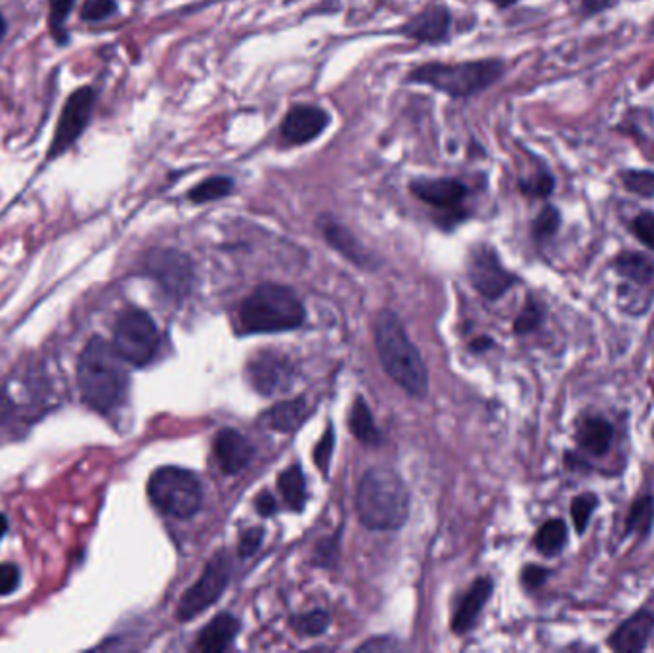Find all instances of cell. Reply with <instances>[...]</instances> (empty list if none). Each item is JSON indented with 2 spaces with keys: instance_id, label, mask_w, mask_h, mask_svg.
I'll return each instance as SVG.
<instances>
[{
  "instance_id": "1",
  "label": "cell",
  "mask_w": 654,
  "mask_h": 653,
  "mask_svg": "<svg viewBox=\"0 0 654 653\" xmlns=\"http://www.w3.org/2000/svg\"><path fill=\"white\" fill-rule=\"evenodd\" d=\"M77 386L82 403L96 413H111L126 393V372L116 347L102 337H92L77 364Z\"/></svg>"
},
{
  "instance_id": "2",
  "label": "cell",
  "mask_w": 654,
  "mask_h": 653,
  "mask_svg": "<svg viewBox=\"0 0 654 653\" xmlns=\"http://www.w3.org/2000/svg\"><path fill=\"white\" fill-rule=\"evenodd\" d=\"M505 74V62L497 58L467 60L456 64L429 62L417 65L406 75L408 84H423L443 92L453 100L478 96L500 81Z\"/></svg>"
},
{
  "instance_id": "3",
  "label": "cell",
  "mask_w": 654,
  "mask_h": 653,
  "mask_svg": "<svg viewBox=\"0 0 654 653\" xmlns=\"http://www.w3.org/2000/svg\"><path fill=\"white\" fill-rule=\"evenodd\" d=\"M375 344L385 372L411 396H425L429 391L426 366L392 310L379 312L375 320Z\"/></svg>"
},
{
  "instance_id": "4",
  "label": "cell",
  "mask_w": 654,
  "mask_h": 653,
  "mask_svg": "<svg viewBox=\"0 0 654 653\" xmlns=\"http://www.w3.org/2000/svg\"><path fill=\"white\" fill-rule=\"evenodd\" d=\"M357 509L367 529H400L409 512V494L400 475L389 467L366 472L357 491Z\"/></svg>"
},
{
  "instance_id": "5",
  "label": "cell",
  "mask_w": 654,
  "mask_h": 653,
  "mask_svg": "<svg viewBox=\"0 0 654 653\" xmlns=\"http://www.w3.org/2000/svg\"><path fill=\"white\" fill-rule=\"evenodd\" d=\"M305 307L291 288L262 283L239 309L241 328L247 334H274L301 326Z\"/></svg>"
},
{
  "instance_id": "6",
  "label": "cell",
  "mask_w": 654,
  "mask_h": 653,
  "mask_svg": "<svg viewBox=\"0 0 654 653\" xmlns=\"http://www.w3.org/2000/svg\"><path fill=\"white\" fill-rule=\"evenodd\" d=\"M148 494L159 512L178 519L195 516L203 504V489L195 474L175 466L159 467L150 477Z\"/></svg>"
},
{
  "instance_id": "7",
  "label": "cell",
  "mask_w": 654,
  "mask_h": 653,
  "mask_svg": "<svg viewBox=\"0 0 654 653\" xmlns=\"http://www.w3.org/2000/svg\"><path fill=\"white\" fill-rule=\"evenodd\" d=\"M113 347L125 362L146 366L159 351L158 326L144 310H125L116 324V332H113Z\"/></svg>"
},
{
  "instance_id": "8",
  "label": "cell",
  "mask_w": 654,
  "mask_h": 653,
  "mask_svg": "<svg viewBox=\"0 0 654 653\" xmlns=\"http://www.w3.org/2000/svg\"><path fill=\"white\" fill-rule=\"evenodd\" d=\"M230 558L226 556L224 552H219L215 558H212L205 571L202 575V579L182 596V600L178 604V619L180 621H188L197 617L205 609L215 604L219 600V596L224 592L226 585L230 580Z\"/></svg>"
},
{
  "instance_id": "9",
  "label": "cell",
  "mask_w": 654,
  "mask_h": 653,
  "mask_svg": "<svg viewBox=\"0 0 654 653\" xmlns=\"http://www.w3.org/2000/svg\"><path fill=\"white\" fill-rule=\"evenodd\" d=\"M144 271L173 297H184L194 283V263L175 248H155L144 259Z\"/></svg>"
},
{
  "instance_id": "10",
  "label": "cell",
  "mask_w": 654,
  "mask_h": 653,
  "mask_svg": "<svg viewBox=\"0 0 654 653\" xmlns=\"http://www.w3.org/2000/svg\"><path fill=\"white\" fill-rule=\"evenodd\" d=\"M94 104H96V92L90 87L77 89L67 98L50 144L48 152L50 158H58V155H62L65 150L75 144L79 136L84 133V129H87V125L92 118Z\"/></svg>"
},
{
  "instance_id": "11",
  "label": "cell",
  "mask_w": 654,
  "mask_h": 653,
  "mask_svg": "<svg viewBox=\"0 0 654 653\" xmlns=\"http://www.w3.org/2000/svg\"><path fill=\"white\" fill-rule=\"evenodd\" d=\"M469 280L486 300H500L515 283V276L502 265L497 251L488 244H478L469 255Z\"/></svg>"
},
{
  "instance_id": "12",
  "label": "cell",
  "mask_w": 654,
  "mask_h": 653,
  "mask_svg": "<svg viewBox=\"0 0 654 653\" xmlns=\"http://www.w3.org/2000/svg\"><path fill=\"white\" fill-rule=\"evenodd\" d=\"M331 116L320 106L297 104L281 119L280 135L289 146H306L330 129Z\"/></svg>"
},
{
  "instance_id": "13",
  "label": "cell",
  "mask_w": 654,
  "mask_h": 653,
  "mask_svg": "<svg viewBox=\"0 0 654 653\" xmlns=\"http://www.w3.org/2000/svg\"><path fill=\"white\" fill-rule=\"evenodd\" d=\"M247 378L254 391L261 395H276L293 383V366L280 353L262 351L249 361Z\"/></svg>"
},
{
  "instance_id": "14",
  "label": "cell",
  "mask_w": 654,
  "mask_h": 653,
  "mask_svg": "<svg viewBox=\"0 0 654 653\" xmlns=\"http://www.w3.org/2000/svg\"><path fill=\"white\" fill-rule=\"evenodd\" d=\"M409 190L419 202L443 211H456L469 194L465 182L453 177H417L409 182Z\"/></svg>"
},
{
  "instance_id": "15",
  "label": "cell",
  "mask_w": 654,
  "mask_h": 653,
  "mask_svg": "<svg viewBox=\"0 0 654 653\" xmlns=\"http://www.w3.org/2000/svg\"><path fill=\"white\" fill-rule=\"evenodd\" d=\"M452 12L444 4H435L421 10L414 18L406 22L398 33L419 45H440L450 39Z\"/></svg>"
},
{
  "instance_id": "16",
  "label": "cell",
  "mask_w": 654,
  "mask_h": 653,
  "mask_svg": "<svg viewBox=\"0 0 654 653\" xmlns=\"http://www.w3.org/2000/svg\"><path fill=\"white\" fill-rule=\"evenodd\" d=\"M318 229H320L322 236L325 238L327 244L343 255V257L349 259L350 263L358 265L362 268H367V271H372V268L377 266L374 253H369L362 246V241L354 236L345 224L337 222L330 215H322L318 221Z\"/></svg>"
},
{
  "instance_id": "17",
  "label": "cell",
  "mask_w": 654,
  "mask_h": 653,
  "mask_svg": "<svg viewBox=\"0 0 654 653\" xmlns=\"http://www.w3.org/2000/svg\"><path fill=\"white\" fill-rule=\"evenodd\" d=\"M654 632V614L649 609L633 614L618 624V629L608 636V648L618 653H641Z\"/></svg>"
},
{
  "instance_id": "18",
  "label": "cell",
  "mask_w": 654,
  "mask_h": 653,
  "mask_svg": "<svg viewBox=\"0 0 654 653\" xmlns=\"http://www.w3.org/2000/svg\"><path fill=\"white\" fill-rule=\"evenodd\" d=\"M215 454L226 474H237L251 462L253 447L239 431L228 428L217 435Z\"/></svg>"
},
{
  "instance_id": "19",
  "label": "cell",
  "mask_w": 654,
  "mask_h": 653,
  "mask_svg": "<svg viewBox=\"0 0 654 653\" xmlns=\"http://www.w3.org/2000/svg\"><path fill=\"white\" fill-rule=\"evenodd\" d=\"M494 590V583L490 579H478L477 583L469 588L467 596L463 598V602L460 604L456 615H453L452 621V629L453 632H467L475 627V623L482 612V607L486 605V602L490 600Z\"/></svg>"
},
{
  "instance_id": "20",
  "label": "cell",
  "mask_w": 654,
  "mask_h": 653,
  "mask_svg": "<svg viewBox=\"0 0 654 653\" xmlns=\"http://www.w3.org/2000/svg\"><path fill=\"white\" fill-rule=\"evenodd\" d=\"M613 435L615 430L610 422L601 416H588L578 423L576 443L593 457H605L613 445Z\"/></svg>"
},
{
  "instance_id": "21",
  "label": "cell",
  "mask_w": 654,
  "mask_h": 653,
  "mask_svg": "<svg viewBox=\"0 0 654 653\" xmlns=\"http://www.w3.org/2000/svg\"><path fill=\"white\" fill-rule=\"evenodd\" d=\"M239 632V621L230 614H220L212 619L197 638L199 649L219 653L228 648Z\"/></svg>"
},
{
  "instance_id": "22",
  "label": "cell",
  "mask_w": 654,
  "mask_h": 653,
  "mask_svg": "<svg viewBox=\"0 0 654 653\" xmlns=\"http://www.w3.org/2000/svg\"><path fill=\"white\" fill-rule=\"evenodd\" d=\"M308 408L305 399H291L276 405L266 414V422L276 431H293L306 418Z\"/></svg>"
},
{
  "instance_id": "23",
  "label": "cell",
  "mask_w": 654,
  "mask_h": 653,
  "mask_svg": "<svg viewBox=\"0 0 654 653\" xmlns=\"http://www.w3.org/2000/svg\"><path fill=\"white\" fill-rule=\"evenodd\" d=\"M615 271L635 283H647L654 276V263L643 253L622 251L613 261Z\"/></svg>"
},
{
  "instance_id": "24",
  "label": "cell",
  "mask_w": 654,
  "mask_h": 653,
  "mask_svg": "<svg viewBox=\"0 0 654 653\" xmlns=\"http://www.w3.org/2000/svg\"><path fill=\"white\" fill-rule=\"evenodd\" d=\"M236 190V182L232 177L226 175H212L202 182H197L195 187L188 192V200L192 204H211L217 200H224Z\"/></svg>"
},
{
  "instance_id": "25",
  "label": "cell",
  "mask_w": 654,
  "mask_h": 653,
  "mask_svg": "<svg viewBox=\"0 0 654 653\" xmlns=\"http://www.w3.org/2000/svg\"><path fill=\"white\" fill-rule=\"evenodd\" d=\"M566 541H568V529H566L564 521L549 519L536 533L534 546L539 553H544V556H547V558H553L563 552Z\"/></svg>"
},
{
  "instance_id": "26",
  "label": "cell",
  "mask_w": 654,
  "mask_h": 653,
  "mask_svg": "<svg viewBox=\"0 0 654 653\" xmlns=\"http://www.w3.org/2000/svg\"><path fill=\"white\" fill-rule=\"evenodd\" d=\"M349 425H350L352 435L357 437L358 441H362L366 445H377V443H381V435L375 430L372 413H369V408L364 403V399H358L357 403L352 405L350 416H349Z\"/></svg>"
},
{
  "instance_id": "27",
  "label": "cell",
  "mask_w": 654,
  "mask_h": 653,
  "mask_svg": "<svg viewBox=\"0 0 654 653\" xmlns=\"http://www.w3.org/2000/svg\"><path fill=\"white\" fill-rule=\"evenodd\" d=\"M278 487L283 494V501L288 502L291 509H303L306 502V483L305 475L298 466H291L289 470L283 472L278 479Z\"/></svg>"
},
{
  "instance_id": "28",
  "label": "cell",
  "mask_w": 654,
  "mask_h": 653,
  "mask_svg": "<svg viewBox=\"0 0 654 653\" xmlns=\"http://www.w3.org/2000/svg\"><path fill=\"white\" fill-rule=\"evenodd\" d=\"M654 525V496L645 494L637 499L630 508L628 519H625V535L649 536Z\"/></svg>"
},
{
  "instance_id": "29",
  "label": "cell",
  "mask_w": 654,
  "mask_h": 653,
  "mask_svg": "<svg viewBox=\"0 0 654 653\" xmlns=\"http://www.w3.org/2000/svg\"><path fill=\"white\" fill-rule=\"evenodd\" d=\"M624 188L641 197H654V171L649 169H624L620 171Z\"/></svg>"
},
{
  "instance_id": "30",
  "label": "cell",
  "mask_w": 654,
  "mask_h": 653,
  "mask_svg": "<svg viewBox=\"0 0 654 653\" xmlns=\"http://www.w3.org/2000/svg\"><path fill=\"white\" fill-rule=\"evenodd\" d=\"M597 506H599V496L593 494V492H584V494H578L576 499L572 501L571 504V516H572V523H574V529L578 535H584L588 525L591 521V516L597 509Z\"/></svg>"
},
{
  "instance_id": "31",
  "label": "cell",
  "mask_w": 654,
  "mask_h": 653,
  "mask_svg": "<svg viewBox=\"0 0 654 653\" xmlns=\"http://www.w3.org/2000/svg\"><path fill=\"white\" fill-rule=\"evenodd\" d=\"M561 211L555 205H546L538 213V217L532 222V236L538 241H546L557 234L561 229Z\"/></svg>"
},
{
  "instance_id": "32",
  "label": "cell",
  "mask_w": 654,
  "mask_h": 653,
  "mask_svg": "<svg viewBox=\"0 0 654 653\" xmlns=\"http://www.w3.org/2000/svg\"><path fill=\"white\" fill-rule=\"evenodd\" d=\"M519 190L529 196V197H539V200H546L555 190V177L549 171H538L529 178L519 180Z\"/></svg>"
},
{
  "instance_id": "33",
  "label": "cell",
  "mask_w": 654,
  "mask_h": 653,
  "mask_svg": "<svg viewBox=\"0 0 654 653\" xmlns=\"http://www.w3.org/2000/svg\"><path fill=\"white\" fill-rule=\"evenodd\" d=\"M73 4H75V0H52L48 27H50L52 37L58 42L67 40L65 22H67V16L71 13V10H73Z\"/></svg>"
},
{
  "instance_id": "34",
  "label": "cell",
  "mask_w": 654,
  "mask_h": 653,
  "mask_svg": "<svg viewBox=\"0 0 654 653\" xmlns=\"http://www.w3.org/2000/svg\"><path fill=\"white\" fill-rule=\"evenodd\" d=\"M293 629L303 634V636H316L322 634L327 627H330V615L322 609H316V612H308L305 615H298L291 619Z\"/></svg>"
},
{
  "instance_id": "35",
  "label": "cell",
  "mask_w": 654,
  "mask_h": 653,
  "mask_svg": "<svg viewBox=\"0 0 654 653\" xmlns=\"http://www.w3.org/2000/svg\"><path fill=\"white\" fill-rule=\"evenodd\" d=\"M544 322V310L534 300L526 303L519 318L515 320V332L517 334H530L534 332L539 324Z\"/></svg>"
},
{
  "instance_id": "36",
  "label": "cell",
  "mask_w": 654,
  "mask_h": 653,
  "mask_svg": "<svg viewBox=\"0 0 654 653\" xmlns=\"http://www.w3.org/2000/svg\"><path fill=\"white\" fill-rule=\"evenodd\" d=\"M632 232L635 238L654 251V211H641L632 222Z\"/></svg>"
},
{
  "instance_id": "37",
  "label": "cell",
  "mask_w": 654,
  "mask_h": 653,
  "mask_svg": "<svg viewBox=\"0 0 654 653\" xmlns=\"http://www.w3.org/2000/svg\"><path fill=\"white\" fill-rule=\"evenodd\" d=\"M117 12L116 0H87L81 16L84 22H102Z\"/></svg>"
},
{
  "instance_id": "38",
  "label": "cell",
  "mask_w": 654,
  "mask_h": 653,
  "mask_svg": "<svg viewBox=\"0 0 654 653\" xmlns=\"http://www.w3.org/2000/svg\"><path fill=\"white\" fill-rule=\"evenodd\" d=\"M333 445H335V439H333V428L327 430V433L322 437V441L318 443L316 450H314V460H316V466L320 467V470L323 474H327V467H330V460H331V452H333Z\"/></svg>"
},
{
  "instance_id": "39",
  "label": "cell",
  "mask_w": 654,
  "mask_h": 653,
  "mask_svg": "<svg viewBox=\"0 0 654 653\" xmlns=\"http://www.w3.org/2000/svg\"><path fill=\"white\" fill-rule=\"evenodd\" d=\"M20 585V570L13 563H0V596H8Z\"/></svg>"
},
{
  "instance_id": "40",
  "label": "cell",
  "mask_w": 654,
  "mask_h": 653,
  "mask_svg": "<svg viewBox=\"0 0 654 653\" xmlns=\"http://www.w3.org/2000/svg\"><path fill=\"white\" fill-rule=\"evenodd\" d=\"M262 538H264V533L261 527L247 529L239 538V556L247 558V556H251V553L257 552L262 543Z\"/></svg>"
},
{
  "instance_id": "41",
  "label": "cell",
  "mask_w": 654,
  "mask_h": 653,
  "mask_svg": "<svg viewBox=\"0 0 654 653\" xmlns=\"http://www.w3.org/2000/svg\"><path fill=\"white\" fill-rule=\"evenodd\" d=\"M547 577H549V571L546 570V567L529 565V567H524V570H522L521 580H522L524 588L536 590V588H539V587H542L546 583Z\"/></svg>"
},
{
  "instance_id": "42",
  "label": "cell",
  "mask_w": 654,
  "mask_h": 653,
  "mask_svg": "<svg viewBox=\"0 0 654 653\" xmlns=\"http://www.w3.org/2000/svg\"><path fill=\"white\" fill-rule=\"evenodd\" d=\"M12 416H13V405L10 401V396L4 391H0V430L10 428Z\"/></svg>"
},
{
  "instance_id": "43",
  "label": "cell",
  "mask_w": 654,
  "mask_h": 653,
  "mask_svg": "<svg viewBox=\"0 0 654 653\" xmlns=\"http://www.w3.org/2000/svg\"><path fill=\"white\" fill-rule=\"evenodd\" d=\"M615 4L616 0H581V10H584V13H588V16H597V13L607 12Z\"/></svg>"
},
{
  "instance_id": "44",
  "label": "cell",
  "mask_w": 654,
  "mask_h": 653,
  "mask_svg": "<svg viewBox=\"0 0 654 653\" xmlns=\"http://www.w3.org/2000/svg\"><path fill=\"white\" fill-rule=\"evenodd\" d=\"M276 501H274V496L272 494H270V492H262V494H259V499H257V509H259V514L261 516H272L274 512H276Z\"/></svg>"
},
{
  "instance_id": "45",
  "label": "cell",
  "mask_w": 654,
  "mask_h": 653,
  "mask_svg": "<svg viewBox=\"0 0 654 653\" xmlns=\"http://www.w3.org/2000/svg\"><path fill=\"white\" fill-rule=\"evenodd\" d=\"M331 552H337V543H333V544H330V546H327L325 543H323V544H320V546H318V552H316V563H322V565H330V563H333V562H331V560H333Z\"/></svg>"
},
{
  "instance_id": "46",
  "label": "cell",
  "mask_w": 654,
  "mask_h": 653,
  "mask_svg": "<svg viewBox=\"0 0 654 653\" xmlns=\"http://www.w3.org/2000/svg\"><path fill=\"white\" fill-rule=\"evenodd\" d=\"M391 648H392V644H391V640H387V638H383V642H379V638H374V640H369L360 646V649H391Z\"/></svg>"
},
{
  "instance_id": "47",
  "label": "cell",
  "mask_w": 654,
  "mask_h": 653,
  "mask_svg": "<svg viewBox=\"0 0 654 653\" xmlns=\"http://www.w3.org/2000/svg\"><path fill=\"white\" fill-rule=\"evenodd\" d=\"M490 3H492L494 6H497V8H502V10H505V8H511V6H515V4L519 3V0H490Z\"/></svg>"
},
{
  "instance_id": "48",
  "label": "cell",
  "mask_w": 654,
  "mask_h": 653,
  "mask_svg": "<svg viewBox=\"0 0 654 653\" xmlns=\"http://www.w3.org/2000/svg\"><path fill=\"white\" fill-rule=\"evenodd\" d=\"M490 345H492V339L485 337V339H478V342H475L471 347H473V351H485V349H488Z\"/></svg>"
},
{
  "instance_id": "49",
  "label": "cell",
  "mask_w": 654,
  "mask_h": 653,
  "mask_svg": "<svg viewBox=\"0 0 654 653\" xmlns=\"http://www.w3.org/2000/svg\"><path fill=\"white\" fill-rule=\"evenodd\" d=\"M6 531H8V521H6L4 516H0V541H3V536L6 535Z\"/></svg>"
},
{
  "instance_id": "50",
  "label": "cell",
  "mask_w": 654,
  "mask_h": 653,
  "mask_svg": "<svg viewBox=\"0 0 654 653\" xmlns=\"http://www.w3.org/2000/svg\"><path fill=\"white\" fill-rule=\"evenodd\" d=\"M4 33H6V22L3 18V13H0V40L4 39Z\"/></svg>"
},
{
  "instance_id": "51",
  "label": "cell",
  "mask_w": 654,
  "mask_h": 653,
  "mask_svg": "<svg viewBox=\"0 0 654 653\" xmlns=\"http://www.w3.org/2000/svg\"><path fill=\"white\" fill-rule=\"evenodd\" d=\"M652 437H654V430H652Z\"/></svg>"
}]
</instances>
